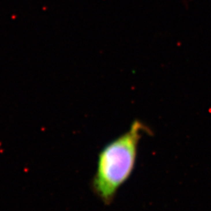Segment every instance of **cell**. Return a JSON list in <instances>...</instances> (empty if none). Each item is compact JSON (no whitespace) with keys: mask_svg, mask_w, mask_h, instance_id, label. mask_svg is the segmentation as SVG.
Listing matches in <instances>:
<instances>
[{"mask_svg":"<svg viewBox=\"0 0 211 211\" xmlns=\"http://www.w3.org/2000/svg\"><path fill=\"white\" fill-rule=\"evenodd\" d=\"M149 128L135 120L129 130L106 145L99 152L92 188L102 203L110 205L125 183L136 163L139 141Z\"/></svg>","mask_w":211,"mask_h":211,"instance_id":"1","label":"cell"}]
</instances>
